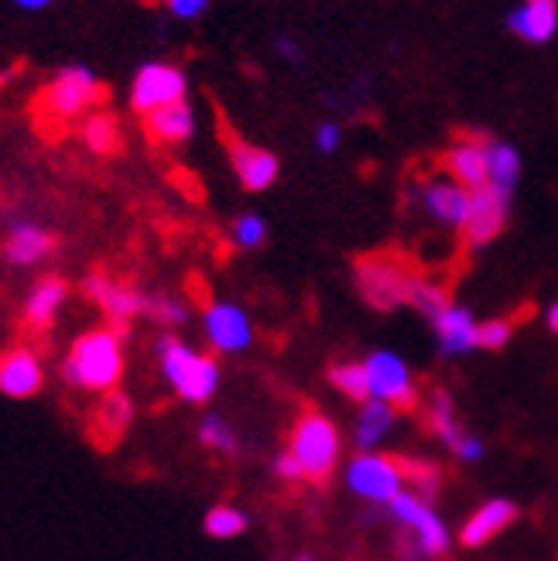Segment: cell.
I'll list each match as a JSON object with an SVG mask.
<instances>
[{"instance_id": "1", "label": "cell", "mask_w": 558, "mask_h": 561, "mask_svg": "<svg viewBox=\"0 0 558 561\" xmlns=\"http://www.w3.org/2000/svg\"><path fill=\"white\" fill-rule=\"evenodd\" d=\"M62 377L76 390H93V394H114L124 377V346L110 329H90L72 343Z\"/></svg>"}, {"instance_id": "2", "label": "cell", "mask_w": 558, "mask_h": 561, "mask_svg": "<svg viewBox=\"0 0 558 561\" xmlns=\"http://www.w3.org/2000/svg\"><path fill=\"white\" fill-rule=\"evenodd\" d=\"M158 359H161V374L169 377L175 387V394L192 404H206L216 387H219V367L216 359L206 353H195L175 335H161L158 340Z\"/></svg>"}, {"instance_id": "3", "label": "cell", "mask_w": 558, "mask_h": 561, "mask_svg": "<svg viewBox=\"0 0 558 561\" xmlns=\"http://www.w3.org/2000/svg\"><path fill=\"white\" fill-rule=\"evenodd\" d=\"M356 274V288L374 308L380 312H390V308L408 305L411 301V288H414V267L411 261H405L401 254H387V250H377V254H364L353 267Z\"/></svg>"}, {"instance_id": "4", "label": "cell", "mask_w": 558, "mask_h": 561, "mask_svg": "<svg viewBox=\"0 0 558 561\" xmlns=\"http://www.w3.org/2000/svg\"><path fill=\"white\" fill-rule=\"evenodd\" d=\"M288 453L301 466L305 480L326 483L332 476V469H337V459H340V432L326 414L305 411L295 421V428H292V448H288Z\"/></svg>"}, {"instance_id": "5", "label": "cell", "mask_w": 558, "mask_h": 561, "mask_svg": "<svg viewBox=\"0 0 558 561\" xmlns=\"http://www.w3.org/2000/svg\"><path fill=\"white\" fill-rule=\"evenodd\" d=\"M103 100H106V90L90 66H66L62 72H55V79L42 90L38 110L48 121H72V117H87Z\"/></svg>"}, {"instance_id": "6", "label": "cell", "mask_w": 558, "mask_h": 561, "mask_svg": "<svg viewBox=\"0 0 558 561\" xmlns=\"http://www.w3.org/2000/svg\"><path fill=\"white\" fill-rule=\"evenodd\" d=\"M185 72L172 62H148L137 69L134 82H130V106L141 117H151L158 110L182 103L185 100Z\"/></svg>"}, {"instance_id": "7", "label": "cell", "mask_w": 558, "mask_h": 561, "mask_svg": "<svg viewBox=\"0 0 558 561\" xmlns=\"http://www.w3.org/2000/svg\"><path fill=\"white\" fill-rule=\"evenodd\" d=\"M367 380H371V398L384 401L395 411H414L418 408V390L405 367V359L395 353H374L367 363Z\"/></svg>"}, {"instance_id": "8", "label": "cell", "mask_w": 558, "mask_h": 561, "mask_svg": "<svg viewBox=\"0 0 558 561\" xmlns=\"http://www.w3.org/2000/svg\"><path fill=\"white\" fill-rule=\"evenodd\" d=\"M346 480L350 486L364 496V500H395L401 493V483H405V476H401V462L398 459H390V456H356L346 469Z\"/></svg>"}, {"instance_id": "9", "label": "cell", "mask_w": 558, "mask_h": 561, "mask_svg": "<svg viewBox=\"0 0 558 561\" xmlns=\"http://www.w3.org/2000/svg\"><path fill=\"white\" fill-rule=\"evenodd\" d=\"M390 511H395V517L408 527H414L418 535V548H422V554L429 558H442L445 551H449V530H445V524L435 517V511L429 507L425 500H418L414 493H398L395 500H390Z\"/></svg>"}, {"instance_id": "10", "label": "cell", "mask_w": 558, "mask_h": 561, "mask_svg": "<svg viewBox=\"0 0 558 561\" xmlns=\"http://www.w3.org/2000/svg\"><path fill=\"white\" fill-rule=\"evenodd\" d=\"M508 222V195H500L493 185H483L477 192H469V209H466V240L472 247H483L500 237Z\"/></svg>"}, {"instance_id": "11", "label": "cell", "mask_w": 558, "mask_h": 561, "mask_svg": "<svg viewBox=\"0 0 558 561\" xmlns=\"http://www.w3.org/2000/svg\"><path fill=\"white\" fill-rule=\"evenodd\" d=\"M82 291L90 295V301H96L103 308L110 322H130L137 316H148V295H141L137 288H127L106 274H90L82 280Z\"/></svg>"}, {"instance_id": "12", "label": "cell", "mask_w": 558, "mask_h": 561, "mask_svg": "<svg viewBox=\"0 0 558 561\" xmlns=\"http://www.w3.org/2000/svg\"><path fill=\"white\" fill-rule=\"evenodd\" d=\"M45 383V370L35 350L27 346H11L8 353H0V394L24 401L35 398Z\"/></svg>"}, {"instance_id": "13", "label": "cell", "mask_w": 558, "mask_h": 561, "mask_svg": "<svg viewBox=\"0 0 558 561\" xmlns=\"http://www.w3.org/2000/svg\"><path fill=\"white\" fill-rule=\"evenodd\" d=\"M223 140H227V151H230V164H234V172L240 179L243 188L250 192H264L274 185L277 179V158L258 145H250V140L230 134V130H223Z\"/></svg>"}, {"instance_id": "14", "label": "cell", "mask_w": 558, "mask_h": 561, "mask_svg": "<svg viewBox=\"0 0 558 561\" xmlns=\"http://www.w3.org/2000/svg\"><path fill=\"white\" fill-rule=\"evenodd\" d=\"M206 335L219 353H240L250 346V340H254V329H250L247 316L237 305H209Z\"/></svg>"}, {"instance_id": "15", "label": "cell", "mask_w": 558, "mask_h": 561, "mask_svg": "<svg viewBox=\"0 0 558 561\" xmlns=\"http://www.w3.org/2000/svg\"><path fill=\"white\" fill-rule=\"evenodd\" d=\"M445 172H449L453 182L463 185L466 192H477V188L490 185V172H487V137L459 140V145L449 154H445Z\"/></svg>"}, {"instance_id": "16", "label": "cell", "mask_w": 558, "mask_h": 561, "mask_svg": "<svg viewBox=\"0 0 558 561\" xmlns=\"http://www.w3.org/2000/svg\"><path fill=\"white\" fill-rule=\"evenodd\" d=\"M422 203L442 227H463L469 209V192L453 179H435L422 188Z\"/></svg>"}, {"instance_id": "17", "label": "cell", "mask_w": 558, "mask_h": 561, "mask_svg": "<svg viewBox=\"0 0 558 561\" xmlns=\"http://www.w3.org/2000/svg\"><path fill=\"white\" fill-rule=\"evenodd\" d=\"M514 517H517V503H511V500H490L487 507H480L477 514L466 520L459 541L466 548H480V545L493 541L500 530H508L514 524Z\"/></svg>"}, {"instance_id": "18", "label": "cell", "mask_w": 558, "mask_h": 561, "mask_svg": "<svg viewBox=\"0 0 558 561\" xmlns=\"http://www.w3.org/2000/svg\"><path fill=\"white\" fill-rule=\"evenodd\" d=\"M508 27L524 42L542 45L558 32V4L555 0H527L508 18Z\"/></svg>"}, {"instance_id": "19", "label": "cell", "mask_w": 558, "mask_h": 561, "mask_svg": "<svg viewBox=\"0 0 558 561\" xmlns=\"http://www.w3.org/2000/svg\"><path fill=\"white\" fill-rule=\"evenodd\" d=\"M66 298H69V285H66L62 277L38 280L35 291L27 295V301H24V322H27V329L45 332L55 322V316H59V308L66 305Z\"/></svg>"}, {"instance_id": "20", "label": "cell", "mask_w": 558, "mask_h": 561, "mask_svg": "<svg viewBox=\"0 0 558 561\" xmlns=\"http://www.w3.org/2000/svg\"><path fill=\"white\" fill-rule=\"evenodd\" d=\"M432 325H435L439 346L445 356H459V353L477 350V322H472V316L466 312V308H459V305L445 308Z\"/></svg>"}, {"instance_id": "21", "label": "cell", "mask_w": 558, "mask_h": 561, "mask_svg": "<svg viewBox=\"0 0 558 561\" xmlns=\"http://www.w3.org/2000/svg\"><path fill=\"white\" fill-rule=\"evenodd\" d=\"M145 127H148L151 140H158V145H182V140H189L192 130H195L192 106L185 100L164 106V110H158V114L145 117Z\"/></svg>"}, {"instance_id": "22", "label": "cell", "mask_w": 558, "mask_h": 561, "mask_svg": "<svg viewBox=\"0 0 558 561\" xmlns=\"http://www.w3.org/2000/svg\"><path fill=\"white\" fill-rule=\"evenodd\" d=\"M55 250V237L35 222H21V227L11 230L8 243H4V254L11 264H35L42 257H48Z\"/></svg>"}, {"instance_id": "23", "label": "cell", "mask_w": 558, "mask_h": 561, "mask_svg": "<svg viewBox=\"0 0 558 561\" xmlns=\"http://www.w3.org/2000/svg\"><path fill=\"white\" fill-rule=\"evenodd\" d=\"M487 172H490V185L511 199V192L521 179V154L511 145H504V140H487Z\"/></svg>"}, {"instance_id": "24", "label": "cell", "mask_w": 558, "mask_h": 561, "mask_svg": "<svg viewBox=\"0 0 558 561\" xmlns=\"http://www.w3.org/2000/svg\"><path fill=\"white\" fill-rule=\"evenodd\" d=\"M134 421V404L127 394H121V390H114V394H103L100 408H96V432L103 442H117L127 425Z\"/></svg>"}, {"instance_id": "25", "label": "cell", "mask_w": 558, "mask_h": 561, "mask_svg": "<svg viewBox=\"0 0 558 561\" xmlns=\"http://www.w3.org/2000/svg\"><path fill=\"white\" fill-rule=\"evenodd\" d=\"M395 408L390 404H384V401H367L364 404V411H360V421H356V445L360 448H374L384 435H387V428L395 425Z\"/></svg>"}, {"instance_id": "26", "label": "cell", "mask_w": 558, "mask_h": 561, "mask_svg": "<svg viewBox=\"0 0 558 561\" xmlns=\"http://www.w3.org/2000/svg\"><path fill=\"white\" fill-rule=\"evenodd\" d=\"M82 140L93 154H117L124 137H121V124L110 114H90L87 124H82Z\"/></svg>"}, {"instance_id": "27", "label": "cell", "mask_w": 558, "mask_h": 561, "mask_svg": "<svg viewBox=\"0 0 558 561\" xmlns=\"http://www.w3.org/2000/svg\"><path fill=\"white\" fill-rule=\"evenodd\" d=\"M429 432H432L439 442L449 445L453 453L466 442V435H463L459 425H456L453 401H449V394H445V390H435V398H432V408H429Z\"/></svg>"}, {"instance_id": "28", "label": "cell", "mask_w": 558, "mask_h": 561, "mask_svg": "<svg viewBox=\"0 0 558 561\" xmlns=\"http://www.w3.org/2000/svg\"><path fill=\"white\" fill-rule=\"evenodd\" d=\"M329 383L343 390L350 401H360V404L371 401V380H367L364 363H337V367L329 370Z\"/></svg>"}, {"instance_id": "29", "label": "cell", "mask_w": 558, "mask_h": 561, "mask_svg": "<svg viewBox=\"0 0 558 561\" xmlns=\"http://www.w3.org/2000/svg\"><path fill=\"white\" fill-rule=\"evenodd\" d=\"M408 305H414L418 312L429 316L435 322L445 312V308H453V295H449V288H445V285H432V280L418 277L414 288H411V301Z\"/></svg>"}, {"instance_id": "30", "label": "cell", "mask_w": 558, "mask_h": 561, "mask_svg": "<svg viewBox=\"0 0 558 561\" xmlns=\"http://www.w3.org/2000/svg\"><path fill=\"white\" fill-rule=\"evenodd\" d=\"M206 535L209 538H219V541H227V538H240L243 530H247V514L237 511V507H227V503H219V507H213L206 514Z\"/></svg>"}, {"instance_id": "31", "label": "cell", "mask_w": 558, "mask_h": 561, "mask_svg": "<svg viewBox=\"0 0 558 561\" xmlns=\"http://www.w3.org/2000/svg\"><path fill=\"white\" fill-rule=\"evenodd\" d=\"M398 462H401V476H405L408 483H414V490H418L414 496L432 503L435 493H439V483H442L439 469L432 462H418V459H398Z\"/></svg>"}, {"instance_id": "32", "label": "cell", "mask_w": 558, "mask_h": 561, "mask_svg": "<svg viewBox=\"0 0 558 561\" xmlns=\"http://www.w3.org/2000/svg\"><path fill=\"white\" fill-rule=\"evenodd\" d=\"M200 442L206 448H216V453H227V456L237 453V435L230 432L227 421H219V417H206L203 421V425H200Z\"/></svg>"}, {"instance_id": "33", "label": "cell", "mask_w": 558, "mask_h": 561, "mask_svg": "<svg viewBox=\"0 0 558 561\" xmlns=\"http://www.w3.org/2000/svg\"><path fill=\"white\" fill-rule=\"evenodd\" d=\"M148 319L161 322V325H182L189 319L185 305L175 298H161V295H148Z\"/></svg>"}, {"instance_id": "34", "label": "cell", "mask_w": 558, "mask_h": 561, "mask_svg": "<svg viewBox=\"0 0 558 561\" xmlns=\"http://www.w3.org/2000/svg\"><path fill=\"white\" fill-rule=\"evenodd\" d=\"M511 335H514V322L490 319V322L477 325V346H483V350H504L511 343Z\"/></svg>"}, {"instance_id": "35", "label": "cell", "mask_w": 558, "mask_h": 561, "mask_svg": "<svg viewBox=\"0 0 558 561\" xmlns=\"http://www.w3.org/2000/svg\"><path fill=\"white\" fill-rule=\"evenodd\" d=\"M264 237H267V227H264V219H261V216H240V219L234 222V240H237L243 250L261 247Z\"/></svg>"}, {"instance_id": "36", "label": "cell", "mask_w": 558, "mask_h": 561, "mask_svg": "<svg viewBox=\"0 0 558 561\" xmlns=\"http://www.w3.org/2000/svg\"><path fill=\"white\" fill-rule=\"evenodd\" d=\"M274 472L282 476V480H288V483L305 480V472H301V466L295 462V456H292V453H282V456L274 459Z\"/></svg>"}, {"instance_id": "37", "label": "cell", "mask_w": 558, "mask_h": 561, "mask_svg": "<svg viewBox=\"0 0 558 561\" xmlns=\"http://www.w3.org/2000/svg\"><path fill=\"white\" fill-rule=\"evenodd\" d=\"M169 11H172V18L192 21V18H200L206 11V0H172Z\"/></svg>"}, {"instance_id": "38", "label": "cell", "mask_w": 558, "mask_h": 561, "mask_svg": "<svg viewBox=\"0 0 558 561\" xmlns=\"http://www.w3.org/2000/svg\"><path fill=\"white\" fill-rule=\"evenodd\" d=\"M316 145H319V151H337V145H340V127L337 124H322L319 130H316Z\"/></svg>"}, {"instance_id": "39", "label": "cell", "mask_w": 558, "mask_h": 561, "mask_svg": "<svg viewBox=\"0 0 558 561\" xmlns=\"http://www.w3.org/2000/svg\"><path fill=\"white\" fill-rule=\"evenodd\" d=\"M18 8L21 11H45V8H52V0H18Z\"/></svg>"}, {"instance_id": "40", "label": "cell", "mask_w": 558, "mask_h": 561, "mask_svg": "<svg viewBox=\"0 0 558 561\" xmlns=\"http://www.w3.org/2000/svg\"><path fill=\"white\" fill-rule=\"evenodd\" d=\"M277 51L288 55V59H298V48H295V42H288V38H277Z\"/></svg>"}, {"instance_id": "41", "label": "cell", "mask_w": 558, "mask_h": 561, "mask_svg": "<svg viewBox=\"0 0 558 561\" xmlns=\"http://www.w3.org/2000/svg\"><path fill=\"white\" fill-rule=\"evenodd\" d=\"M548 325H551V332H558V305H551V312H548Z\"/></svg>"}, {"instance_id": "42", "label": "cell", "mask_w": 558, "mask_h": 561, "mask_svg": "<svg viewBox=\"0 0 558 561\" xmlns=\"http://www.w3.org/2000/svg\"><path fill=\"white\" fill-rule=\"evenodd\" d=\"M295 561H316V558H309V554H301V558H295Z\"/></svg>"}]
</instances>
